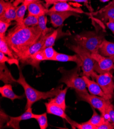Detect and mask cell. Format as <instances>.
I'll use <instances>...</instances> for the list:
<instances>
[{
  "label": "cell",
  "mask_w": 114,
  "mask_h": 129,
  "mask_svg": "<svg viewBox=\"0 0 114 129\" xmlns=\"http://www.w3.org/2000/svg\"><path fill=\"white\" fill-rule=\"evenodd\" d=\"M0 51L10 58H17L13 51L11 50L8 44L5 37L0 38Z\"/></svg>",
  "instance_id": "obj_25"
},
{
  "label": "cell",
  "mask_w": 114,
  "mask_h": 129,
  "mask_svg": "<svg viewBox=\"0 0 114 129\" xmlns=\"http://www.w3.org/2000/svg\"><path fill=\"white\" fill-rule=\"evenodd\" d=\"M28 15L40 17L47 15L48 9L41 1L35 2L28 6Z\"/></svg>",
  "instance_id": "obj_12"
},
{
  "label": "cell",
  "mask_w": 114,
  "mask_h": 129,
  "mask_svg": "<svg viewBox=\"0 0 114 129\" xmlns=\"http://www.w3.org/2000/svg\"><path fill=\"white\" fill-rule=\"evenodd\" d=\"M19 79L17 80V82L22 86L25 91V96L26 97L27 99L26 109L32 108V105L35 102L40 100L51 98L56 96L62 89L63 85H61L48 92H44L38 91V90L34 88L28 83L25 78L20 68L19 69Z\"/></svg>",
  "instance_id": "obj_2"
},
{
  "label": "cell",
  "mask_w": 114,
  "mask_h": 129,
  "mask_svg": "<svg viewBox=\"0 0 114 129\" xmlns=\"http://www.w3.org/2000/svg\"><path fill=\"white\" fill-rule=\"evenodd\" d=\"M42 34L38 26L26 27L24 24H17L8 31L5 39L17 58L19 59L30 47L39 40Z\"/></svg>",
  "instance_id": "obj_1"
},
{
  "label": "cell",
  "mask_w": 114,
  "mask_h": 129,
  "mask_svg": "<svg viewBox=\"0 0 114 129\" xmlns=\"http://www.w3.org/2000/svg\"><path fill=\"white\" fill-rule=\"evenodd\" d=\"M82 77L85 81L86 88H87L88 91H89L91 94L107 99L103 92L102 89H101L100 85L96 82L91 80L88 77L85 75H83Z\"/></svg>",
  "instance_id": "obj_13"
},
{
  "label": "cell",
  "mask_w": 114,
  "mask_h": 129,
  "mask_svg": "<svg viewBox=\"0 0 114 129\" xmlns=\"http://www.w3.org/2000/svg\"><path fill=\"white\" fill-rule=\"evenodd\" d=\"M10 3V2L6 1L5 0H0V16H2L4 14Z\"/></svg>",
  "instance_id": "obj_35"
},
{
  "label": "cell",
  "mask_w": 114,
  "mask_h": 129,
  "mask_svg": "<svg viewBox=\"0 0 114 129\" xmlns=\"http://www.w3.org/2000/svg\"><path fill=\"white\" fill-rule=\"evenodd\" d=\"M111 7H114V0H112L111 2H110L108 4H107V5H106L105 6L103 7V8H101L100 10L97 11V12H101V11H102L105 9H107L108 8H111Z\"/></svg>",
  "instance_id": "obj_40"
},
{
  "label": "cell",
  "mask_w": 114,
  "mask_h": 129,
  "mask_svg": "<svg viewBox=\"0 0 114 129\" xmlns=\"http://www.w3.org/2000/svg\"><path fill=\"white\" fill-rule=\"evenodd\" d=\"M0 93L3 97L9 99L11 101H14L16 99H22L25 97L24 95L19 96L16 94L12 89L11 84H5L0 87Z\"/></svg>",
  "instance_id": "obj_21"
},
{
  "label": "cell",
  "mask_w": 114,
  "mask_h": 129,
  "mask_svg": "<svg viewBox=\"0 0 114 129\" xmlns=\"http://www.w3.org/2000/svg\"><path fill=\"white\" fill-rule=\"evenodd\" d=\"M44 1H45V2H46V1H48V0H44Z\"/></svg>",
  "instance_id": "obj_45"
},
{
  "label": "cell",
  "mask_w": 114,
  "mask_h": 129,
  "mask_svg": "<svg viewBox=\"0 0 114 129\" xmlns=\"http://www.w3.org/2000/svg\"><path fill=\"white\" fill-rule=\"evenodd\" d=\"M51 33L46 36L42 35V36L39 39V40H38L36 42H35L34 44H33L31 47H30L26 52H25L22 55V56L20 58L19 60L20 63L22 64L28 57L34 55L36 53L38 52L39 51L41 50L45 44V42L46 40V39L51 34Z\"/></svg>",
  "instance_id": "obj_11"
},
{
  "label": "cell",
  "mask_w": 114,
  "mask_h": 129,
  "mask_svg": "<svg viewBox=\"0 0 114 129\" xmlns=\"http://www.w3.org/2000/svg\"><path fill=\"white\" fill-rule=\"evenodd\" d=\"M102 33L97 31H85L76 35L73 38L76 45L89 51L91 54L97 53L103 41L105 39Z\"/></svg>",
  "instance_id": "obj_3"
},
{
  "label": "cell",
  "mask_w": 114,
  "mask_h": 129,
  "mask_svg": "<svg viewBox=\"0 0 114 129\" xmlns=\"http://www.w3.org/2000/svg\"><path fill=\"white\" fill-rule=\"evenodd\" d=\"M68 88L69 87L67 86L64 89H61L58 95L54 98L53 97L49 99L48 102L55 103L66 111L67 108L66 104V96Z\"/></svg>",
  "instance_id": "obj_23"
},
{
  "label": "cell",
  "mask_w": 114,
  "mask_h": 129,
  "mask_svg": "<svg viewBox=\"0 0 114 129\" xmlns=\"http://www.w3.org/2000/svg\"><path fill=\"white\" fill-rule=\"evenodd\" d=\"M42 50L45 57V61H53V59L58 53L53 48V46L46 47L44 49H42Z\"/></svg>",
  "instance_id": "obj_32"
},
{
  "label": "cell",
  "mask_w": 114,
  "mask_h": 129,
  "mask_svg": "<svg viewBox=\"0 0 114 129\" xmlns=\"http://www.w3.org/2000/svg\"><path fill=\"white\" fill-rule=\"evenodd\" d=\"M77 98L79 100L83 101L89 104L92 108L98 110L101 115L110 122L109 116L107 113L109 106L111 104L110 100L88 93H84L80 92H76Z\"/></svg>",
  "instance_id": "obj_6"
},
{
  "label": "cell",
  "mask_w": 114,
  "mask_h": 129,
  "mask_svg": "<svg viewBox=\"0 0 114 129\" xmlns=\"http://www.w3.org/2000/svg\"><path fill=\"white\" fill-rule=\"evenodd\" d=\"M80 68L77 66L74 69L69 71L65 69L64 68H59L58 70L62 74L59 81L61 83H64L69 88L71 87L74 89L76 92L88 93L82 77L79 76L78 72Z\"/></svg>",
  "instance_id": "obj_4"
},
{
  "label": "cell",
  "mask_w": 114,
  "mask_h": 129,
  "mask_svg": "<svg viewBox=\"0 0 114 129\" xmlns=\"http://www.w3.org/2000/svg\"><path fill=\"white\" fill-rule=\"evenodd\" d=\"M39 1H41V0H24L23 3H24L25 5H26L27 6H28L29 4L32 3Z\"/></svg>",
  "instance_id": "obj_42"
},
{
  "label": "cell",
  "mask_w": 114,
  "mask_h": 129,
  "mask_svg": "<svg viewBox=\"0 0 114 129\" xmlns=\"http://www.w3.org/2000/svg\"><path fill=\"white\" fill-rule=\"evenodd\" d=\"M62 27H63V25L59 27L57 29L54 30L51 33V34L46 39V40L45 42V44L41 50L44 49V48L48 47L54 46L55 41L56 40V39L58 38L62 37L63 36L69 35L68 34H66V33H64L62 31Z\"/></svg>",
  "instance_id": "obj_19"
},
{
  "label": "cell",
  "mask_w": 114,
  "mask_h": 129,
  "mask_svg": "<svg viewBox=\"0 0 114 129\" xmlns=\"http://www.w3.org/2000/svg\"><path fill=\"white\" fill-rule=\"evenodd\" d=\"M98 53L109 58L114 63V42L104 39L100 46Z\"/></svg>",
  "instance_id": "obj_17"
},
{
  "label": "cell",
  "mask_w": 114,
  "mask_h": 129,
  "mask_svg": "<svg viewBox=\"0 0 114 129\" xmlns=\"http://www.w3.org/2000/svg\"><path fill=\"white\" fill-rule=\"evenodd\" d=\"M47 113L50 114H52L61 118L65 119L67 122L69 120V117L65 113V110L61 107L53 102H46L45 103Z\"/></svg>",
  "instance_id": "obj_14"
},
{
  "label": "cell",
  "mask_w": 114,
  "mask_h": 129,
  "mask_svg": "<svg viewBox=\"0 0 114 129\" xmlns=\"http://www.w3.org/2000/svg\"><path fill=\"white\" fill-rule=\"evenodd\" d=\"M17 8L14 5L13 3L11 2L4 14L2 16H0V21L7 23H11L12 21H16Z\"/></svg>",
  "instance_id": "obj_22"
},
{
  "label": "cell",
  "mask_w": 114,
  "mask_h": 129,
  "mask_svg": "<svg viewBox=\"0 0 114 129\" xmlns=\"http://www.w3.org/2000/svg\"><path fill=\"white\" fill-rule=\"evenodd\" d=\"M92 110L93 112L92 116L89 120L86 121V122L91 124L97 127L103 123L107 120L102 115H99L95 111V109L92 108Z\"/></svg>",
  "instance_id": "obj_26"
},
{
  "label": "cell",
  "mask_w": 114,
  "mask_h": 129,
  "mask_svg": "<svg viewBox=\"0 0 114 129\" xmlns=\"http://www.w3.org/2000/svg\"><path fill=\"white\" fill-rule=\"evenodd\" d=\"M110 0H100V1L101 2L103 3H105V2H109Z\"/></svg>",
  "instance_id": "obj_44"
},
{
  "label": "cell",
  "mask_w": 114,
  "mask_h": 129,
  "mask_svg": "<svg viewBox=\"0 0 114 129\" xmlns=\"http://www.w3.org/2000/svg\"><path fill=\"white\" fill-rule=\"evenodd\" d=\"M107 27L111 31L112 34L114 35V20L109 19L108 22L106 23Z\"/></svg>",
  "instance_id": "obj_39"
},
{
  "label": "cell",
  "mask_w": 114,
  "mask_h": 129,
  "mask_svg": "<svg viewBox=\"0 0 114 129\" xmlns=\"http://www.w3.org/2000/svg\"><path fill=\"white\" fill-rule=\"evenodd\" d=\"M47 113H44L42 114H35L34 119H36L39 124L41 129H46L48 126Z\"/></svg>",
  "instance_id": "obj_30"
},
{
  "label": "cell",
  "mask_w": 114,
  "mask_h": 129,
  "mask_svg": "<svg viewBox=\"0 0 114 129\" xmlns=\"http://www.w3.org/2000/svg\"><path fill=\"white\" fill-rule=\"evenodd\" d=\"M48 11H56V12H66L72 11L77 14H85L81 9L77 7L72 6L67 2H59L56 3Z\"/></svg>",
  "instance_id": "obj_15"
},
{
  "label": "cell",
  "mask_w": 114,
  "mask_h": 129,
  "mask_svg": "<svg viewBox=\"0 0 114 129\" xmlns=\"http://www.w3.org/2000/svg\"><path fill=\"white\" fill-rule=\"evenodd\" d=\"M92 57L95 61L94 71L99 74L114 70V63L109 58L103 56L98 53L92 54Z\"/></svg>",
  "instance_id": "obj_8"
},
{
  "label": "cell",
  "mask_w": 114,
  "mask_h": 129,
  "mask_svg": "<svg viewBox=\"0 0 114 129\" xmlns=\"http://www.w3.org/2000/svg\"><path fill=\"white\" fill-rule=\"evenodd\" d=\"M96 82L100 85L106 98L111 100L114 96V81L110 72L97 74L95 77Z\"/></svg>",
  "instance_id": "obj_7"
},
{
  "label": "cell",
  "mask_w": 114,
  "mask_h": 129,
  "mask_svg": "<svg viewBox=\"0 0 114 129\" xmlns=\"http://www.w3.org/2000/svg\"><path fill=\"white\" fill-rule=\"evenodd\" d=\"M53 61L61 62H74L77 64V66L81 68L82 62L79 56L76 54L74 55H68L64 54L57 53Z\"/></svg>",
  "instance_id": "obj_20"
},
{
  "label": "cell",
  "mask_w": 114,
  "mask_h": 129,
  "mask_svg": "<svg viewBox=\"0 0 114 129\" xmlns=\"http://www.w3.org/2000/svg\"><path fill=\"white\" fill-rule=\"evenodd\" d=\"M35 114L32 112V108H28L24 113L18 117L9 116V120L7 122V126L16 129L20 128V122L23 120H26L30 119H34Z\"/></svg>",
  "instance_id": "obj_10"
},
{
  "label": "cell",
  "mask_w": 114,
  "mask_h": 129,
  "mask_svg": "<svg viewBox=\"0 0 114 129\" xmlns=\"http://www.w3.org/2000/svg\"><path fill=\"white\" fill-rule=\"evenodd\" d=\"M114 125L108 120H106L103 123L97 127V129H113Z\"/></svg>",
  "instance_id": "obj_37"
},
{
  "label": "cell",
  "mask_w": 114,
  "mask_h": 129,
  "mask_svg": "<svg viewBox=\"0 0 114 129\" xmlns=\"http://www.w3.org/2000/svg\"><path fill=\"white\" fill-rule=\"evenodd\" d=\"M78 14L72 11L56 12L48 11L47 15L50 17L51 23L54 27H59L63 25L64 21L71 16L78 17Z\"/></svg>",
  "instance_id": "obj_9"
},
{
  "label": "cell",
  "mask_w": 114,
  "mask_h": 129,
  "mask_svg": "<svg viewBox=\"0 0 114 129\" xmlns=\"http://www.w3.org/2000/svg\"><path fill=\"white\" fill-rule=\"evenodd\" d=\"M69 0H48L45 2V6L48 8L51 5H54L59 2H67Z\"/></svg>",
  "instance_id": "obj_38"
},
{
  "label": "cell",
  "mask_w": 114,
  "mask_h": 129,
  "mask_svg": "<svg viewBox=\"0 0 114 129\" xmlns=\"http://www.w3.org/2000/svg\"><path fill=\"white\" fill-rule=\"evenodd\" d=\"M45 61L43 50H41L34 55L28 57L23 63V65H30L37 70H40V65L41 62Z\"/></svg>",
  "instance_id": "obj_16"
},
{
  "label": "cell",
  "mask_w": 114,
  "mask_h": 129,
  "mask_svg": "<svg viewBox=\"0 0 114 129\" xmlns=\"http://www.w3.org/2000/svg\"><path fill=\"white\" fill-rule=\"evenodd\" d=\"M28 9V6L22 3L20 6L17 8V14L16 21L17 24L23 25L25 13Z\"/></svg>",
  "instance_id": "obj_28"
},
{
  "label": "cell",
  "mask_w": 114,
  "mask_h": 129,
  "mask_svg": "<svg viewBox=\"0 0 114 129\" xmlns=\"http://www.w3.org/2000/svg\"><path fill=\"white\" fill-rule=\"evenodd\" d=\"M92 15L98 16V18L104 21L109 19L114 20V7L108 8L101 12H93Z\"/></svg>",
  "instance_id": "obj_24"
},
{
  "label": "cell",
  "mask_w": 114,
  "mask_h": 129,
  "mask_svg": "<svg viewBox=\"0 0 114 129\" xmlns=\"http://www.w3.org/2000/svg\"><path fill=\"white\" fill-rule=\"evenodd\" d=\"M68 47L73 51L77 54L82 62V71L83 75L88 78L95 79V77L97 74L94 71L95 61L92 57V54L84 48L77 45L69 44Z\"/></svg>",
  "instance_id": "obj_5"
},
{
  "label": "cell",
  "mask_w": 114,
  "mask_h": 129,
  "mask_svg": "<svg viewBox=\"0 0 114 129\" xmlns=\"http://www.w3.org/2000/svg\"><path fill=\"white\" fill-rule=\"evenodd\" d=\"M23 24L26 27L36 26L39 24V17L28 15L27 17L24 19Z\"/></svg>",
  "instance_id": "obj_33"
},
{
  "label": "cell",
  "mask_w": 114,
  "mask_h": 129,
  "mask_svg": "<svg viewBox=\"0 0 114 129\" xmlns=\"http://www.w3.org/2000/svg\"><path fill=\"white\" fill-rule=\"evenodd\" d=\"M11 23L0 21V38L6 37V33L8 27L11 25Z\"/></svg>",
  "instance_id": "obj_34"
},
{
  "label": "cell",
  "mask_w": 114,
  "mask_h": 129,
  "mask_svg": "<svg viewBox=\"0 0 114 129\" xmlns=\"http://www.w3.org/2000/svg\"><path fill=\"white\" fill-rule=\"evenodd\" d=\"M69 1L75 2H77V3H83L85 4V5L87 6V7L90 9V5H88V4H89V0H69Z\"/></svg>",
  "instance_id": "obj_41"
},
{
  "label": "cell",
  "mask_w": 114,
  "mask_h": 129,
  "mask_svg": "<svg viewBox=\"0 0 114 129\" xmlns=\"http://www.w3.org/2000/svg\"><path fill=\"white\" fill-rule=\"evenodd\" d=\"M47 17L46 15H43L39 17V24L38 26L41 30L42 36H46L51 33H52L54 30L52 28H48L47 27Z\"/></svg>",
  "instance_id": "obj_27"
},
{
  "label": "cell",
  "mask_w": 114,
  "mask_h": 129,
  "mask_svg": "<svg viewBox=\"0 0 114 129\" xmlns=\"http://www.w3.org/2000/svg\"><path fill=\"white\" fill-rule=\"evenodd\" d=\"M6 1H9V0H5Z\"/></svg>",
  "instance_id": "obj_46"
},
{
  "label": "cell",
  "mask_w": 114,
  "mask_h": 129,
  "mask_svg": "<svg viewBox=\"0 0 114 129\" xmlns=\"http://www.w3.org/2000/svg\"><path fill=\"white\" fill-rule=\"evenodd\" d=\"M6 62H7L9 65L15 64L17 66L18 69L20 68L19 64L20 62L18 59L10 58L0 51V63H5Z\"/></svg>",
  "instance_id": "obj_31"
},
{
  "label": "cell",
  "mask_w": 114,
  "mask_h": 129,
  "mask_svg": "<svg viewBox=\"0 0 114 129\" xmlns=\"http://www.w3.org/2000/svg\"><path fill=\"white\" fill-rule=\"evenodd\" d=\"M24 0H15V1L13 3L14 5L17 7L21 3H23Z\"/></svg>",
  "instance_id": "obj_43"
},
{
  "label": "cell",
  "mask_w": 114,
  "mask_h": 129,
  "mask_svg": "<svg viewBox=\"0 0 114 129\" xmlns=\"http://www.w3.org/2000/svg\"><path fill=\"white\" fill-rule=\"evenodd\" d=\"M68 122L71 125L73 128H77L78 129H97V127L86 122L79 123L72 120L69 118Z\"/></svg>",
  "instance_id": "obj_29"
},
{
  "label": "cell",
  "mask_w": 114,
  "mask_h": 129,
  "mask_svg": "<svg viewBox=\"0 0 114 129\" xmlns=\"http://www.w3.org/2000/svg\"><path fill=\"white\" fill-rule=\"evenodd\" d=\"M0 79L5 84L18 83L4 63H0Z\"/></svg>",
  "instance_id": "obj_18"
},
{
  "label": "cell",
  "mask_w": 114,
  "mask_h": 129,
  "mask_svg": "<svg viewBox=\"0 0 114 129\" xmlns=\"http://www.w3.org/2000/svg\"><path fill=\"white\" fill-rule=\"evenodd\" d=\"M107 113L109 116V118L110 122L114 125V108L113 105L111 104L107 110Z\"/></svg>",
  "instance_id": "obj_36"
}]
</instances>
